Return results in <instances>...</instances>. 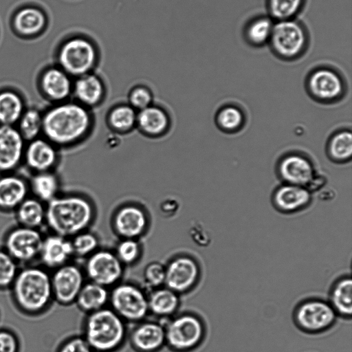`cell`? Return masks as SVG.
<instances>
[{
  "label": "cell",
  "mask_w": 352,
  "mask_h": 352,
  "mask_svg": "<svg viewBox=\"0 0 352 352\" xmlns=\"http://www.w3.org/2000/svg\"><path fill=\"white\" fill-rule=\"evenodd\" d=\"M306 0H266L268 16L274 21L296 19L302 11Z\"/></svg>",
  "instance_id": "36"
},
{
  "label": "cell",
  "mask_w": 352,
  "mask_h": 352,
  "mask_svg": "<svg viewBox=\"0 0 352 352\" xmlns=\"http://www.w3.org/2000/svg\"><path fill=\"white\" fill-rule=\"evenodd\" d=\"M114 253L122 265H131L140 256V244L135 239H122L117 244Z\"/></svg>",
  "instance_id": "41"
},
{
  "label": "cell",
  "mask_w": 352,
  "mask_h": 352,
  "mask_svg": "<svg viewBox=\"0 0 352 352\" xmlns=\"http://www.w3.org/2000/svg\"><path fill=\"white\" fill-rule=\"evenodd\" d=\"M327 154L336 162L349 161L352 155V134L350 130L342 129L335 133L327 144Z\"/></svg>",
  "instance_id": "34"
},
{
  "label": "cell",
  "mask_w": 352,
  "mask_h": 352,
  "mask_svg": "<svg viewBox=\"0 0 352 352\" xmlns=\"http://www.w3.org/2000/svg\"><path fill=\"white\" fill-rule=\"evenodd\" d=\"M26 108L19 91L9 88L0 90V125L16 126Z\"/></svg>",
  "instance_id": "28"
},
{
  "label": "cell",
  "mask_w": 352,
  "mask_h": 352,
  "mask_svg": "<svg viewBox=\"0 0 352 352\" xmlns=\"http://www.w3.org/2000/svg\"><path fill=\"white\" fill-rule=\"evenodd\" d=\"M142 276L146 287L153 289L159 288L164 284L165 266L160 262H151L144 267Z\"/></svg>",
  "instance_id": "42"
},
{
  "label": "cell",
  "mask_w": 352,
  "mask_h": 352,
  "mask_svg": "<svg viewBox=\"0 0 352 352\" xmlns=\"http://www.w3.org/2000/svg\"><path fill=\"white\" fill-rule=\"evenodd\" d=\"M274 21L268 15L250 19L243 30L244 40L252 47H259L268 43Z\"/></svg>",
  "instance_id": "33"
},
{
  "label": "cell",
  "mask_w": 352,
  "mask_h": 352,
  "mask_svg": "<svg viewBox=\"0 0 352 352\" xmlns=\"http://www.w3.org/2000/svg\"><path fill=\"white\" fill-rule=\"evenodd\" d=\"M9 289L14 306L24 315L40 316L54 301L51 274L41 265L20 267Z\"/></svg>",
  "instance_id": "2"
},
{
  "label": "cell",
  "mask_w": 352,
  "mask_h": 352,
  "mask_svg": "<svg viewBox=\"0 0 352 352\" xmlns=\"http://www.w3.org/2000/svg\"><path fill=\"white\" fill-rule=\"evenodd\" d=\"M169 124L167 113L160 107L151 104L137 112L136 126L142 133L148 136L164 134Z\"/></svg>",
  "instance_id": "26"
},
{
  "label": "cell",
  "mask_w": 352,
  "mask_h": 352,
  "mask_svg": "<svg viewBox=\"0 0 352 352\" xmlns=\"http://www.w3.org/2000/svg\"><path fill=\"white\" fill-rule=\"evenodd\" d=\"M73 256L88 257L97 250L99 242L98 237L86 230L78 233L70 239Z\"/></svg>",
  "instance_id": "39"
},
{
  "label": "cell",
  "mask_w": 352,
  "mask_h": 352,
  "mask_svg": "<svg viewBox=\"0 0 352 352\" xmlns=\"http://www.w3.org/2000/svg\"><path fill=\"white\" fill-rule=\"evenodd\" d=\"M338 316L329 302L321 298H308L295 307L293 319L296 327L309 334H318L329 330Z\"/></svg>",
  "instance_id": "9"
},
{
  "label": "cell",
  "mask_w": 352,
  "mask_h": 352,
  "mask_svg": "<svg viewBox=\"0 0 352 352\" xmlns=\"http://www.w3.org/2000/svg\"><path fill=\"white\" fill-rule=\"evenodd\" d=\"M58 160V148L43 136L26 142L23 164L32 173L54 170Z\"/></svg>",
  "instance_id": "16"
},
{
  "label": "cell",
  "mask_w": 352,
  "mask_h": 352,
  "mask_svg": "<svg viewBox=\"0 0 352 352\" xmlns=\"http://www.w3.org/2000/svg\"><path fill=\"white\" fill-rule=\"evenodd\" d=\"M43 237L41 229L17 225L5 233L2 247L19 265L34 264L38 259Z\"/></svg>",
  "instance_id": "8"
},
{
  "label": "cell",
  "mask_w": 352,
  "mask_h": 352,
  "mask_svg": "<svg viewBox=\"0 0 352 352\" xmlns=\"http://www.w3.org/2000/svg\"><path fill=\"white\" fill-rule=\"evenodd\" d=\"M148 223L146 212L135 204L121 206L113 219V228L122 239H135L142 236Z\"/></svg>",
  "instance_id": "18"
},
{
  "label": "cell",
  "mask_w": 352,
  "mask_h": 352,
  "mask_svg": "<svg viewBox=\"0 0 352 352\" xmlns=\"http://www.w3.org/2000/svg\"><path fill=\"white\" fill-rule=\"evenodd\" d=\"M12 23L16 33L24 36H32L43 31L47 19L41 10L34 6H27L15 13Z\"/></svg>",
  "instance_id": "27"
},
{
  "label": "cell",
  "mask_w": 352,
  "mask_h": 352,
  "mask_svg": "<svg viewBox=\"0 0 352 352\" xmlns=\"http://www.w3.org/2000/svg\"><path fill=\"white\" fill-rule=\"evenodd\" d=\"M57 58L60 68L71 77L78 78L91 72L97 63L98 54L90 39L75 36L61 44Z\"/></svg>",
  "instance_id": "6"
},
{
  "label": "cell",
  "mask_w": 352,
  "mask_h": 352,
  "mask_svg": "<svg viewBox=\"0 0 352 352\" xmlns=\"http://www.w3.org/2000/svg\"><path fill=\"white\" fill-rule=\"evenodd\" d=\"M177 205L176 201L173 200L170 206H169V199L163 201V204L161 205V210L164 212V214H170L171 212H174L176 210Z\"/></svg>",
  "instance_id": "47"
},
{
  "label": "cell",
  "mask_w": 352,
  "mask_h": 352,
  "mask_svg": "<svg viewBox=\"0 0 352 352\" xmlns=\"http://www.w3.org/2000/svg\"><path fill=\"white\" fill-rule=\"evenodd\" d=\"M85 272L91 282L108 288L121 278L123 265L114 252L109 250H97L88 256Z\"/></svg>",
  "instance_id": "12"
},
{
  "label": "cell",
  "mask_w": 352,
  "mask_h": 352,
  "mask_svg": "<svg viewBox=\"0 0 352 352\" xmlns=\"http://www.w3.org/2000/svg\"><path fill=\"white\" fill-rule=\"evenodd\" d=\"M30 194L24 177L14 173L0 174V211L14 212Z\"/></svg>",
  "instance_id": "21"
},
{
  "label": "cell",
  "mask_w": 352,
  "mask_h": 352,
  "mask_svg": "<svg viewBox=\"0 0 352 352\" xmlns=\"http://www.w3.org/2000/svg\"><path fill=\"white\" fill-rule=\"evenodd\" d=\"M130 341L138 352H157L166 344L164 325L154 321L141 322L132 331Z\"/></svg>",
  "instance_id": "23"
},
{
  "label": "cell",
  "mask_w": 352,
  "mask_h": 352,
  "mask_svg": "<svg viewBox=\"0 0 352 352\" xmlns=\"http://www.w3.org/2000/svg\"><path fill=\"white\" fill-rule=\"evenodd\" d=\"M50 274L54 300L62 305L75 302L85 284L81 269L75 264L68 263Z\"/></svg>",
  "instance_id": "13"
},
{
  "label": "cell",
  "mask_w": 352,
  "mask_h": 352,
  "mask_svg": "<svg viewBox=\"0 0 352 352\" xmlns=\"http://www.w3.org/2000/svg\"><path fill=\"white\" fill-rule=\"evenodd\" d=\"M166 344L175 352H189L203 342L206 327L202 320L192 314H183L164 326Z\"/></svg>",
  "instance_id": "7"
},
{
  "label": "cell",
  "mask_w": 352,
  "mask_h": 352,
  "mask_svg": "<svg viewBox=\"0 0 352 352\" xmlns=\"http://www.w3.org/2000/svg\"><path fill=\"white\" fill-rule=\"evenodd\" d=\"M28 184L31 196L45 204L60 195L59 178L54 170L32 173Z\"/></svg>",
  "instance_id": "29"
},
{
  "label": "cell",
  "mask_w": 352,
  "mask_h": 352,
  "mask_svg": "<svg viewBox=\"0 0 352 352\" xmlns=\"http://www.w3.org/2000/svg\"><path fill=\"white\" fill-rule=\"evenodd\" d=\"M128 98L129 104L138 111L152 104L153 95L147 87L136 86L130 91Z\"/></svg>",
  "instance_id": "43"
},
{
  "label": "cell",
  "mask_w": 352,
  "mask_h": 352,
  "mask_svg": "<svg viewBox=\"0 0 352 352\" xmlns=\"http://www.w3.org/2000/svg\"><path fill=\"white\" fill-rule=\"evenodd\" d=\"M326 183L325 177L315 175L305 188L310 192L316 191L324 186Z\"/></svg>",
  "instance_id": "46"
},
{
  "label": "cell",
  "mask_w": 352,
  "mask_h": 352,
  "mask_svg": "<svg viewBox=\"0 0 352 352\" xmlns=\"http://www.w3.org/2000/svg\"><path fill=\"white\" fill-rule=\"evenodd\" d=\"M73 83L72 77L58 66L50 67L41 74L38 87L41 96L54 104L68 100Z\"/></svg>",
  "instance_id": "17"
},
{
  "label": "cell",
  "mask_w": 352,
  "mask_h": 352,
  "mask_svg": "<svg viewBox=\"0 0 352 352\" xmlns=\"http://www.w3.org/2000/svg\"><path fill=\"white\" fill-rule=\"evenodd\" d=\"M147 297L149 312L158 317L173 315L179 305L178 294L166 287L153 289Z\"/></svg>",
  "instance_id": "32"
},
{
  "label": "cell",
  "mask_w": 352,
  "mask_h": 352,
  "mask_svg": "<svg viewBox=\"0 0 352 352\" xmlns=\"http://www.w3.org/2000/svg\"><path fill=\"white\" fill-rule=\"evenodd\" d=\"M14 212L18 225L36 229L45 225L46 204L31 195Z\"/></svg>",
  "instance_id": "30"
},
{
  "label": "cell",
  "mask_w": 352,
  "mask_h": 352,
  "mask_svg": "<svg viewBox=\"0 0 352 352\" xmlns=\"http://www.w3.org/2000/svg\"><path fill=\"white\" fill-rule=\"evenodd\" d=\"M328 302L338 316L351 320L352 315V280L350 275L339 277L332 284Z\"/></svg>",
  "instance_id": "25"
},
{
  "label": "cell",
  "mask_w": 352,
  "mask_h": 352,
  "mask_svg": "<svg viewBox=\"0 0 352 352\" xmlns=\"http://www.w3.org/2000/svg\"><path fill=\"white\" fill-rule=\"evenodd\" d=\"M124 322L111 309L104 307L89 313L85 322L83 338L94 352H115L125 339Z\"/></svg>",
  "instance_id": "4"
},
{
  "label": "cell",
  "mask_w": 352,
  "mask_h": 352,
  "mask_svg": "<svg viewBox=\"0 0 352 352\" xmlns=\"http://www.w3.org/2000/svg\"><path fill=\"white\" fill-rule=\"evenodd\" d=\"M109 300L107 287L89 281L83 285L75 302L80 310L89 314L104 308Z\"/></svg>",
  "instance_id": "31"
},
{
  "label": "cell",
  "mask_w": 352,
  "mask_h": 352,
  "mask_svg": "<svg viewBox=\"0 0 352 352\" xmlns=\"http://www.w3.org/2000/svg\"><path fill=\"white\" fill-rule=\"evenodd\" d=\"M73 256L70 239L50 233L44 235L38 261L47 270H54L69 263Z\"/></svg>",
  "instance_id": "20"
},
{
  "label": "cell",
  "mask_w": 352,
  "mask_h": 352,
  "mask_svg": "<svg viewBox=\"0 0 352 352\" xmlns=\"http://www.w3.org/2000/svg\"><path fill=\"white\" fill-rule=\"evenodd\" d=\"M137 111L131 105L122 104L109 113L107 120L111 128L118 132H126L136 125Z\"/></svg>",
  "instance_id": "37"
},
{
  "label": "cell",
  "mask_w": 352,
  "mask_h": 352,
  "mask_svg": "<svg viewBox=\"0 0 352 352\" xmlns=\"http://www.w3.org/2000/svg\"><path fill=\"white\" fill-rule=\"evenodd\" d=\"M244 119L243 113L239 108L227 105L222 107L217 113L216 123L221 131L234 133L241 129Z\"/></svg>",
  "instance_id": "38"
},
{
  "label": "cell",
  "mask_w": 352,
  "mask_h": 352,
  "mask_svg": "<svg viewBox=\"0 0 352 352\" xmlns=\"http://www.w3.org/2000/svg\"><path fill=\"white\" fill-rule=\"evenodd\" d=\"M147 296L137 285L124 283L113 287L109 302L124 321L140 322L149 312Z\"/></svg>",
  "instance_id": "10"
},
{
  "label": "cell",
  "mask_w": 352,
  "mask_h": 352,
  "mask_svg": "<svg viewBox=\"0 0 352 352\" xmlns=\"http://www.w3.org/2000/svg\"><path fill=\"white\" fill-rule=\"evenodd\" d=\"M267 44L277 58L294 60L307 50L309 34L305 24L296 19L274 21Z\"/></svg>",
  "instance_id": "5"
},
{
  "label": "cell",
  "mask_w": 352,
  "mask_h": 352,
  "mask_svg": "<svg viewBox=\"0 0 352 352\" xmlns=\"http://www.w3.org/2000/svg\"><path fill=\"white\" fill-rule=\"evenodd\" d=\"M20 269L16 261L0 247V290L9 289Z\"/></svg>",
  "instance_id": "40"
},
{
  "label": "cell",
  "mask_w": 352,
  "mask_h": 352,
  "mask_svg": "<svg viewBox=\"0 0 352 352\" xmlns=\"http://www.w3.org/2000/svg\"><path fill=\"white\" fill-rule=\"evenodd\" d=\"M94 214V207L85 197L59 195L46 204L45 225L52 233L69 239L86 230Z\"/></svg>",
  "instance_id": "3"
},
{
  "label": "cell",
  "mask_w": 352,
  "mask_h": 352,
  "mask_svg": "<svg viewBox=\"0 0 352 352\" xmlns=\"http://www.w3.org/2000/svg\"><path fill=\"white\" fill-rule=\"evenodd\" d=\"M311 201V192L305 187L285 183L276 188L272 195L274 208L285 214L302 210Z\"/></svg>",
  "instance_id": "22"
},
{
  "label": "cell",
  "mask_w": 352,
  "mask_h": 352,
  "mask_svg": "<svg viewBox=\"0 0 352 352\" xmlns=\"http://www.w3.org/2000/svg\"><path fill=\"white\" fill-rule=\"evenodd\" d=\"M20 342L16 333L8 328H0V352H19Z\"/></svg>",
  "instance_id": "44"
},
{
  "label": "cell",
  "mask_w": 352,
  "mask_h": 352,
  "mask_svg": "<svg viewBox=\"0 0 352 352\" xmlns=\"http://www.w3.org/2000/svg\"><path fill=\"white\" fill-rule=\"evenodd\" d=\"M92 116L88 108L76 101L54 104L43 111L42 136L58 148L82 141L91 130Z\"/></svg>",
  "instance_id": "1"
},
{
  "label": "cell",
  "mask_w": 352,
  "mask_h": 352,
  "mask_svg": "<svg viewBox=\"0 0 352 352\" xmlns=\"http://www.w3.org/2000/svg\"><path fill=\"white\" fill-rule=\"evenodd\" d=\"M104 93L102 80L91 72L76 78L73 83L72 95L76 101L87 108L98 105L103 100Z\"/></svg>",
  "instance_id": "24"
},
{
  "label": "cell",
  "mask_w": 352,
  "mask_h": 352,
  "mask_svg": "<svg viewBox=\"0 0 352 352\" xmlns=\"http://www.w3.org/2000/svg\"><path fill=\"white\" fill-rule=\"evenodd\" d=\"M26 142L15 126L0 125V174L14 173L23 164Z\"/></svg>",
  "instance_id": "15"
},
{
  "label": "cell",
  "mask_w": 352,
  "mask_h": 352,
  "mask_svg": "<svg viewBox=\"0 0 352 352\" xmlns=\"http://www.w3.org/2000/svg\"><path fill=\"white\" fill-rule=\"evenodd\" d=\"M277 171L284 183L304 187L316 175L311 160L298 153L284 155L278 163Z\"/></svg>",
  "instance_id": "19"
},
{
  "label": "cell",
  "mask_w": 352,
  "mask_h": 352,
  "mask_svg": "<svg viewBox=\"0 0 352 352\" xmlns=\"http://www.w3.org/2000/svg\"><path fill=\"white\" fill-rule=\"evenodd\" d=\"M57 352H94L83 337L75 336L64 341Z\"/></svg>",
  "instance_id": "45"
},
{
  "label": "cell",
  "mask_w": 352,
  "mask_h": 352,
  "mask_svg": "<svg viewBox=\"0 0 352 352\" xmlns=\"http://www.w3.org/2000/svg\"><path fill=\"white\" fill-rule=\"evenodd\" d=\"M306 88L309 94L322 103L335 102L345 93L346 84L342 74L329 66H319L307 75Z\"/></svg>",
  "instance_id": "11"
},
{
  "label": "cell",
  "mask_w": 352,
  "mask_h": 352,
  "mask_svg": "<svg viewBox=\"0 0 352 352\" xmlns=\"http://www.w3.org/2000/svg\"><path fill=\"white\" fill-rule=\"evenodd\" d=\"M200 274V267L195 258L189 256H179L165 266L164 284L177 294L184 293L196 285Z\"/></svg>",
  "instance_id": "14"
},
{
  "label": "cell",
  "mask_w": 352,
  "mask_h": 352,
  "mask_svg": "<svg viewBox=\"0 0 352 352\" xmlns=\"http://www.w3.org/2000/svg\"><path fill=\"white\" fill-rule=\"evenodd\" d=\"M15 126L26 142L42 136L43 111L35 107L26 108Z\"/></svg>",
  "instance_id": "35"
}]
</instances>
